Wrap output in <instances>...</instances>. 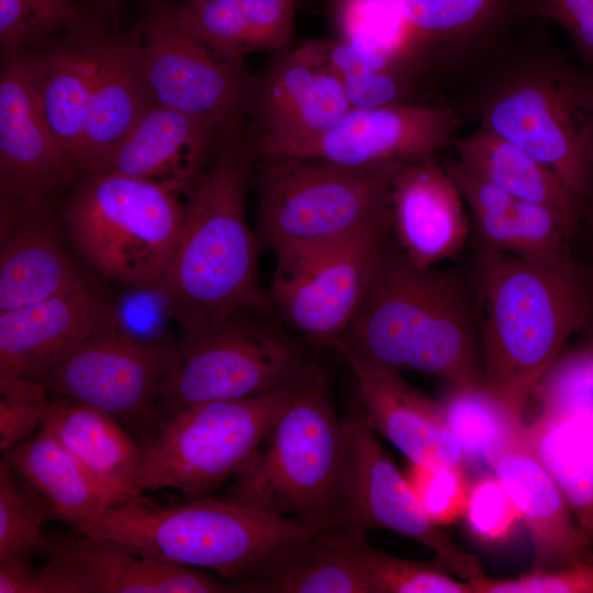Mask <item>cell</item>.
Returning <instances> with one entry per match:
<instances>
[{
	"mask_svg": "<svg viewBox=\"0 0 593 593\" xmlns=\"http://www.w3.org/2000/svg\"><path fill=\"white\" fill-rule=\"evenodd\" d=\"M224 127L156 103L116 147L105 171L150 180L183 194L205 167Z\"/></svg>",
	"mask_w": 593,
	"mask_h": 593,
	"instance_id": "27",
	"label": "cell"
},
{
	"mask_svg": "<svg viewBox=\"0 0 593 593\" xmlns=\"http://www.w3.org/2000/svg\"><path fill=\"white\" fill-rule=\"evenodd\" d=\"M38 380H0V449L7 452L49 417L54 399Z\"/></svg>",
	"mask_w": 593,
	"mask_h": 593,
	"instance_id": "42",
	"label": "cell"
},
{
	"mask_svg": "<svg viewBox=\"0 0 593 593\" xmlns=\"http://www.w3.org/2000/svg\"><path fill=\"white\" fill-rule=\"evenodd\" d=\"M0 593H43L41 568L22 556L0 560Z\"/></svg>",
	"mask_w": 593,
	"mask_h": 593,
	"instance_id": "48",
	"label": "cell"
},
{
	"mask_svg": "<svg viewBox=\"0 0 593 593\" xmlns=\"http://www.w3.org/2000/svg\"><path fill=\"white\" fill-rule=\"evenodd\" d=\"M593 272V271H592Z\"/></svg>",
	"mask_w": 593,
	"mask_h": 593,
	"instance_id": "52",
	"label": "cell"
},
{
	"mask_svg": "<svg viewBox=\"0 0 593 593\" xmlns=\"http://www.w3.org/2000/svg\"><path fill=\"white\" fill-rule=\"evenodd\" d=\"M523 438L561 490L586 534L593 530V405L542 406Z\"/></svg>",
	"mask_w": 593,
	"mask_h": 593,
	"instance_id": "31",
	"label": "cell"
},
{
	"mask_svg": "<svg viewBox=\"0 0 593 593\" xmlns=\"http://www.w3.org/2000/svg\"><path fill=\"white\" fill-rule=\"evenodd\" d=\"M462 195L437 157L402 167L391 187V228L416 266L457 255L469 233Z\"/></svg>",
	"mask_w": 593,
	"mask_h": 593,
	"instance_id": "21",
	"label": "cell"
},
{
	"mask_svg": "<svg viewBox=\"0 0 593 593\" xmlns=\"http://www.w3.org/2000/svg\"><path fill=\"white\" fill-rule=\"evenodd\" d=\"M342 519L355 532L382 528L414 539L433 551L436 564L461 580L484 575L478 557L428 518L365 417L349 423Z\"/></svg>",
	"mask_w": 593,
	"mask_h": 593,
	"instance_id": "13",
	"label": "cell"
},
{
	"mask_svg": "<svg viewBox=\"0 0 593 593\" xmlns=\"http://www.w3.org/2000/svg\"><path fill=\"white\" fill-rule=\"evenodd\" d=\"M418 76L409 68L391 66L368 71L343 82L351 109H373L416 103Z\"/></svg>",
	"mask_w": 593,
	"mask_h": 593,
	"instance_id": "44",
	"label": "cell"
},
{
	"mask_svg": "<svg viewBox=\"0 0 593 593\" xmlns=\"http://www.w3.org/2000/svg\"><path fill=\"white\" fill-rule=\"evenodd\" d=\"M183 195L113 171L82 175L60 209L79 254L105 278L156 290L179 242Z\"/></svg>",
	"mask_w": 593,
	"mask_h": 593,
	"instance_id": "8",
	"label": "cell"
},
{
	"mask_svg": "<svg viewBox=\"0 0 593 593\" xmlns=\"http://www.w3.org/2000/svg\"><path fill=\"white\" fill-rule=\"evenodd\" d=\"M349 423L314 360L249 465L223 500L265 513L342 525Z\"/></svg>",
	"mask_w": 593,
	"mask_h": 593,
	"instance_id": "6",
	"label": "cell"
},
{
	"mask_svg": "<svg viewBox=\"0 0 593 593\" xmlns=\"http://www.w3.org/2000/svg\"><path fill=\"white\" fill-rule=\"evenodd\" d=\"M350 369L357 380L366 421L411 463L432 468L466 466L441 403L410 385L401 372Z\"/></svg>",
	"mask_w": 593,
	"mask_h": 593,
	"instance_id": "25",
	"label": "cell"
},
{
	"mask_svg": "<svg viewBox=\"0 0 593 593\" xmlns=\"http://www.w3.org/2000/svg\"><path fill=\"white\" fill-rule=\"evenodd\" d=\"M472 299L452 273L384 248L359 309L334 349L349 367L440 378L451 389L483 387Z\"/></svg>",
	"mask_w": 593,
	"mask_h": 593,
	"instance_id": "3",
	"label": "cell"
},
{
	"mask_svg": "<svg viewBox=\"0 0 593 593\" xmlns=\"http://www.w3.org/2000/svg\"><path fill=\"white\" fill-rule=\"evenodd\" d=\"M468 582L473 593H593V555L552 570H530L511 579L483 575Z\"/></svg>",
	"mask_w": 593,
	"mask_h": 593,
	"instance_id": "43",
	"label": "cell"
},
{
	"mask_svg": "<svg viewBox=\"0 0 593 593\" xmlns=\"http://www.w3.org/2000/svg\"><path fill=\"white\" fill-rule=\"evenodd\" d=\"M304 45L318 61L342 81L391 66L409 68L384 54L363 48L340 37L333 41H311Z\"/></svg>",
	"mask_w": 593,
	"mask_h": 593,
	"instance_id": "46",
	"label": "cell"
},
{
	"mask_svg": "<svg viewBox=\"0 0 593 593\" xmlns=\"http://www.w3.org/2000/svg\"><path fill=\"white\" fill-rule=\"evenodd\" d=\"M388 231L276 253L272 307L305 343L334 348L355 317Z\"/></svg>",
	"mask_w": 593,
	"mask_h": 593,
	"instance_id": "12",
	"label": "cell"
},
{
	"mask_svg": "<svg viewBox=\"0 0 593 593\" xmlns=\"http://www.w3.org/2000/svg\"><path fill=\"white\" fill-rule=\"evenodd\" d=\"M473 312L483 388L516 419L593 316V272L570 249L523 258L481 247L473 262Z\"/></svg>",
	"mask_w": 593,
	"mask_h": 593,
	"instance_id": "1",
	"label": "cell"
},
{
	"mask_svg": "<svg viewBox=\"0 0 593 593\" xmlns=\"http://www.w3.org/2000/svg\"><path fill=\"white\" fill-rule=\"evenodd\" d=\"M175 13L192 36L237 64L288 45L294 33V0H186Z\"/></svg>",
	"mask_w": 593,
	"mask_h": 593,
	"instance_id": "30",
	"label": "cell"
},
{
	"mask_svg": "<svg viewBox=\"0 0 593 593\" xmlns=\"http://www.w3.org/2000/svg\"><path fill=\"white\" fill-rule=\"evenodd\" d=\"M223 131L214 159L184 190V219L170 267L156 289L182 332L246 311L273 313L246 216L253 144Z\"/></svg>",
	"mask_w": 593,
	"mask_h": 593,
	"instance_id": "4",
	"label": "cell"
},
{
	"mask_svg": "<svg viewBox=\"0 0 593 593\" xmlns=\"http://www.w3.org/2000/svg\"><path fill=\"white\" fill-rule=\"evenodd\" d=\"M156 99L143 52V26L108 35L90 100L78 174L105 171L108 163Z\"/></svg>",
	"mask_w": 593,
	"mask_h": 593,
	"instance_id": "22",
	"label": "cell"
},
{
	"mask_svg": "<svg viewBox=\"0 0 593 593\" xmlns=\"http://www.w3.org/2000/svg\"><path fill=\"white\" fill-rule=\"evenodd\" d=\"M25 49L1 51L0 186L26 204L48 208L77 170L40 108Z\"/></svg>",
	"mask_w": 593,
	"mask_h": 593,
	"instance_id": "17",
	"label": "cell"
},
{
	"mask_svg": "<svg viewBox=\"0 0 593 593\" xmlns=\"http://www.w3.org/2000/svg\"><path fill=\"white\" fill-rule=\"evenodd\" d=\"M83 466L114 505L133 501L143 449L109 414L57 396L42 425Z\"/></svg>",
	"mask_w": 593,
	"mask_h": 593,
	"instance_id": "29",
	"label": "cell"
},
{
	"mask_svg": "<svg viewBox=\"0 0 593 593\" xmlns=\"http://www.w3.org/2000/svg\"><path fill=\"white\" fill-rule=\"evenodd\" d=\"M104 305L86 280L25 306L0 311V380H41L103 323Z\"/></svg>",
	"mask_w": 593,
	"mask_h": 593,
	"instance_id": "20",
	"label": "cell"
},
{
	"mask_svg": "<svg viewBox=\"0 0 593 593\" xmlns=\"http://www.w3.org/2000/svg\"><path fill=\"white\" fill-rule=\"evenodd\" d=\"M406 479L425 514L437 526L463 516L471 483L465 467H423L411 463Z\"/></svg>",
	"mask_w": 593,
	"mask_h": 593,
	"instance_id": "41",
	"label": "cell"
},
{
	"mask_svg": "<svg viewBox=\"0 0 593 593\" xmlns=\"http://www.w3.org/2000/svg\"><path fill=\"white\" fill-rule=\"evenodd\" d=\"M295 383L259 395L193 404L171 415L143 448L133 492L141 496L172 489L188 499L211 496L249 465Z\"/></svg>",
	"mask_w": 593,
	"mask_h": 593,
	"instance_id": "9",
	"label": "cell"
},
{
	"mask_svg": "<svg viewBox=\"0 0 593 593\" xmlns=\"http://www.w3.org/2000/svg\"><path fill=\"white\" fill-rule=\"evenodd\" d=\"M448 425L461 446L466 465L485 462L516 443L524 432L516 419L485 389L456 390L441 403Z\"/></svg>",
	"mask_w": 593,
	"mask_h": 593,
	"instance_id": "36",
	"label": "cell"
},
{
	"mask_svg": "<svg viewBox=\"0 0 593 593\" xmlns=\"http://www.w3.org/2000/svg\"><path fill=\"white\" fill-rule=\"evenodd\" d=\"M90 8L107 14L114 13L125 0H83Z\"/></svg>",
	"mask_w": 593,
	"mask_h": 593,
	"instance_id": "49",
	"label": "cell"
},
{
	"mask_svg": "<svg viewBox=\"0 0 593 593\" xmlns=\"http://www.w3.org/2000/svg\"><path fill=\"white\" fill-rule=\"evenodd\" d=\"M107 36L91 20L63 33L42 49H25L40 108L69 154L77 174L96 74Z\"/></svg>",
	"mask_w": 593,
	"mask_h": 593,
	"instance_id": "23",
	"label": "cell"
},
{
	"mask_svg": "<svg viewBox=\"0 0 593 593\" xmlns=\"http://www.w3.org/2000/svg\"><path fill=\"white\" fill-rule=\"evenodd\" d=\"M326 527L212 496L165 505L143 494L110 506L77 532L165 562L210 569L240 592L239 584L268 559Z\"/></svg>",
	"mask_w": 593,
	"mask_h": 593,
	"instance_id": "5",
	"label": "cell"
},
{
	"mask_svg": "<svg viewBox=\"0 0 593 593\" xmlns=\"http://www.w3.org/2000/svg\"><path fill=\"white\" fill-rule=\"evenodd\" d=\"M524 433V432H523ZM528 528L534 546L530 570H552L593 555L584 529L558 484L522 437L491 466Z\"/></svg>",
	"mask_w": 593,
	"mask_h": 593,
	"instance_id": "24",
	"label": "cell"
},
{
	"mask_svg": "<svg viewBox=\"0 0 593 593\" xmlns=\"http://www.w3.org/2000/svg\"><path fill=\"white\" fill-rule=\"evenodd\" d=\"M260 159L257 235L275 254L391 228V187L402 167H349L301 156Z\"/></svg>",
	"mask_w": 593,
	"mask_h": 593,
	"instance_id": "7",
	"label": "cell"
},
{
	"mask_svg": "<svg viewBox=\"0 0 593 593\" xmlns=\"http://www.w3.org/2000/svg\"><path fill=\"white\" fill-rule=\"evenodd\" d=\"M190 1H193V0H190Z\"/></svg>",
	"mask_w": 593,
	"mask_h": 593,
	"instance_id": "51",
	"label": "cell"
},
{
	"mask_svg": "<svg viewBox=\"0 0 593 593\" xmlns=\"http://www.w3.org/2000/svg\"><path fill=\"white\" fill-rule=\"evenodd\" d=\"M456 159L477 177L515 198L549 208L578 225L585 203L532 155L477 126L457 136Z\"/></svg>",
	"mask_w": 593,
	"mask_h": 593,
	"instance_id": "32",
	"label": "cell"
},
{
	"mask_svg": "<svg viewBox=\"0 0 593 593\" xmlns=\"http://www.w3.org/2000/svg\"><path fill=\"white\" fill-rule=\"evenodd\" d=\"M240 312L182 332L177 362L158 404V426L202 402L278 391L294 384L315 360L303 342Z\"/></svg>",
	"mask_w": 593,
	"mask_h": 593,
	"instance_id": "10",
	"label": "cell"
},
{
	"mask_svg": "<svg viewBox=\"0 0 593 593\" xmlns=\"http://www.w3.org/2000/svg\"><path fill=\"white\" fill-rule=\"evenodd\" d=\"M259 135L255 156L272 146L314 137L351 110L342 80L303 44L250 82Z\"/></svg>",
	"mask_w": 593,
	"mask_h": 593,
	"instance_id": "19",
	"label": "cell"
},
{
	"mask_svg": "<svg viewBox=\"0 0 593 593\" xmlns=\"http://www.w3.org/2000/svg\"><path fill=\"white\" fill-rule=\"evenodd\" d=\"M461 101L481 126L593 195V76L540 37L517 34L469 75Z\"/></svg>",
	"mask_w": 593,
	"mask_h": 593,
	"instance_id": "2",
	"label": "cell"
},
{
	"mask_svg": "<svg viewBox=\"0 0 593 593\" xmlns=\"http://www.w3.org/2000/svg\"><path fill=\"white\" fill-rule=\"evenodd\" d=\"M177 362V345L100 327L40 381L57 396L112 416L143 449Z\"/></svg>",
	"mask_w": 593,
	"mask_h": 593,
	"instance_id": "11",
	"label": "cell"
},
{
	"mask_svg": "<svg viewBox=\"0 0 593 593\" xmlns=\"http://www.w3.org/2000/svg\"><path fill=\"white\" fill-rule=\"evenodd\" d=\"M409 63L423 75L468 76L537 20L530 0H398Z\"/></svg>",
	"mask_w": 593,
	"mask_h": 593,
	"instance_id": "16",
	"label": "cell"
},
{
	"mask_svg": "<svg viewBox=\"0 0 593 593\" xmlns=\"http://www.w3.org/2000/svg\"><path fill=\"white\" fill-rule=\"evenodd\" d=\"M4 458L44 495L55 515L76 530L114 505L77 458L44 427L10 448Z\"/></svg>",
	"mask_w": 593,
	"mask_h": 593,
	"instance_id": "33",
	"label": "cell"
},
{
	"mask_svg": "<svg viewBox=\"0 0 593 593\" xmlns=\"http://www.w3.org/2000/svg\"><path fill=\"white\" fill-rule=\"evenodd\" d=\"M141 22L156 102L221 126L235 122L247 104L251 82L243 64L217 56L192 36L169 2L152 1Z\"/></svg>",
	"mask_w": 593,
	"mask_h": 593,
	"instance_id": "14",
	"label": "cell"
},
{
	"mask_svg": "<svg viewBox=\"0 0 593 593\" xmlns=\"http://www.w3.org/2000/svg\"><path fill=\"white\" fill-rule=\"evenodd\" d=\"M89 21L78 0H0L1 51L30 48Z\"/></svg>",
	"mask_w": 593,
	"mask_h": 593,
	"instance_id": "37",
	"label": "cell"
},
{
	"mask_svg": "<svg viewBox=\"0 0 593 593\" xmlns=\"http://www.w3.org/2000/svg\"><path fill=\"white\" fill-rule=\"evenodd\" d=\"M339 37L384 54L413 70L405 57L398 0H336Z\"/></svg>",
	"mask_w": 593,
	"mask_h": 593,
	"instance_id": "38",
	"label": "cell"
},
{
	"mask_svg": "<svg viewBox=\"0 0 593 593\" xmlns=\"http://www.w3.org/2000/svg\"><path fill=\"white\" fill-rule=\"evenodd\" d=\"M462 517L471 535L489 546L506 542L522 522L516 506L493 472L481 473L471 483Z\"/></svg>",
	"mask_w": 593,
	"mask_h": 593,
	"instance_id": "40",
	"label": "cell"
},
{
	"mask_svg": "<svg viewBox=\"0 0 593 593\" xmlns=\"http://www.w3.org/2000/svg\"><path fill=\"white\" fill-rule=\"evenodd\" d=\"M47 219L48 208L1 192L0 311L48 299L85 280Z\"/></svg>",
	"mask_w": 593,
	"mask_h": 593,
	"instance_id": "26",
	"label": "cell"
},
{
	"mask_svg": "<svg viewBox=\"0 0 593 593\" xmlns=\"http://www.w3.org/2000/svg\"><path fill=\"white\" fill-rule=\"evenodd\" d=\"M337 545L353 560L371 593H473L468 581H457L438 564L412 561L373 548L366 534L343 525L329 527Z\"/></svg>",
	"mask_w": 593,
	"mask_h": 593,
	"instance_id": "35",
	"label": "cell"
},
{
	"mask_svg": "<svg viewBox=\"0 0 593 593\" xmlns=\"http://www.w3.org/2000/svg\"><path fill=\"white\" fill-rule=\"evenodd\" d=\"M12 468L0 461V560L45 551L49 539L42 529L48 514L27 501L13 484Z\"/></svg>",
	"mask_w": 593,
	"mask_h": 593,
	"instance_id": "39",
	"label": "cell"
},
{
	"mask_svg": "<svg viewBox=\"0 0 593 593\" xmlns=\"http://www.w3.org/2000/svg\"><path fill=\"white\" fill-rule=\"evenodd\" d=\"M443 165L462 195L481 247L523 258H547L569 249L577 224L549 208L501 191L456 158Z\"/></svg>",
	"mask_w": 593,
	"mask_h": 593,
	"instance_id": "28",
	"label": "cell"
},
{
	"mask_svg": "<svg viewBox=\"0 0 593 593\" xmlns=\"http://www.w3.org/2000/svg\"><path fill=\"white\" fill-rule=\"evenodd\" d=\"M588 536H589L591 545L593 547V530L591 533H589Z\"/></svg>",
	"mask_w": 593,
	"mask_h": 593,
	"instance_id": "50",
	"label": "cell"
},
{
	"mask_svg": "<svg viewBox=\"0 0 593 593\" xmlns=\"http://www.w3.org/2000/svg\"><path fill=\"white\" fill-rule=\"evenodd\" d=\"M239 591L371 593L359 569L334 540L329 527L268 559L239 584Z\"/></svg>",
	"mask_w": 593,
	"mask_h": 593,
	"instance_id": "34",
	"label": "cell"
},
{
	"mask_svg": "<svg viewBox=\"0 0 593 593\" xmlns=\"http://www.w3.org/2000/svg\"><path fill=\"white\" fill-rule=\"evenodd\" d=\"M458 127L459 114L449 105L351 109L323 133L269 147L257 157L301 156L349 167H404L437 157L452 145Z\"/></svg>",
	"mask_w": 593,
	"mask_h": 593,
	"instance_id": "15",
	"label": "cell"
},
{
	"mask_svg": "<svg viewBox=\"0 0 593 593\" xmlns=\"http://www.w3.org/2000/svg\"><path fill=\"white\" fill-rule=\"evenodd\" d=\"M45 552L43 593L238 592L230 582L193 567L143 556L110 538L82 535L49 540Z\"/></svg>",
	"mask_w": 593,
	"mask_h": 593,
	"instance_id": "18",
	"label": "cell"
},
{
	"mask_svg": "<svg viewBox=\"0 0 593 593\" xmlns=\"http://www.w3.org/2000/svg\"><path fill=\"white\" fill-rule=\"evenodd\" d=\"M530 8L537 20L563 27L580 57L593 65V0H530Z\"/></svg>",
	"mask_w": 593,
	"mask_h": 593,
	"instance_id": "47",
	"label": "cell"
},
{
	"mask_svg": "<svg viewBox=\"0 0 593 593\" xmlns=\"http://www.w3.org/2000/svg\"><path fill=\"white\" fill-rule=\"evenodd\" d=\"M542 389L556 401L593 404V331L580 345L560 355L546 374Z\"/></svg>",
	"mask_w": 593,
	"mask_h": 593,
	"instance_id": "45",
	"label": "cell"
}]
</instances>
